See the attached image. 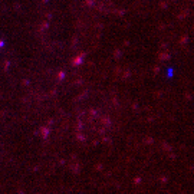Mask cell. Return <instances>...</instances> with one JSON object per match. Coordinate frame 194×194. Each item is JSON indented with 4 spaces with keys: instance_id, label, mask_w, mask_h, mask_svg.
Returning a JSON list of instances; mask_svg holds the SVG:
<instances>
[{
    "instance_id": "cell-1",
    "label": "cell",
    "mask_w": 194,
    "mask_h": 194,
    "mask_svg": "<svg viewBox=\"0 0 194 194\" xmlns=\"http://www.w3.org/2000/svg\"><path fill=\"white\" fill-rule=\"evenodd\" d=\"M107 127V121L98 114H85L82 119H79L78 128L84 129V132H79L78 135L82 138H91V137L102 134L104 128Z\"/></svg>"
}]
</instances>
